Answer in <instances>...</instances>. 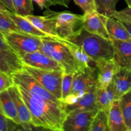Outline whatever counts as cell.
<instances>
[{"instance_id": "cell-36", "label": "cell", "mask_w": 131, "mask_h": 131, "mask_svg": "<svg viewBox=\"0 0 131 131\" xmlns=\"http://www.w3.org/2000/svg\"><path fill=\"white\" fill-rule=\"evenodd\" d=\"M51 2L52 6L59 5V6H64V7H69V0H49Z\"/></svg>"}, {"instance_id": "cell-34", "label": "cell", "mask_w": 131, "mask_h": 131, "mask_svg": "<svg viewBox=\"0 0 131 131\" xmlns=\"http://www.w3.org/2000/svg\"><path fill=\"white\" fill-rule=\"evenodd\" d=\"M14 84V81L11 75L0 71V92L8 89Z\"/></svg>"}, {"instance_id": "cell-31", "label": "cell", "mask_w": 131, "mask_h": 131, "mask_svg": "<svg viewBox=\"0 0 131 131\" xmlns=\"http://www.w3.org/2000/svg\"><path fill=\"white\" fill-rule=\"evenodd\" d=\"M19 125L8 118L4 114L0 106V131H10L16 130V126Z\"/></svg>"}, {"instance_id": "cell-20", "label": "cell", "mask_w": 131, "mask_h": 131, "mask_svg": "<svg viewBox=\"0 0 131 131\" xmlns=\"http://www.w3.org/2000/svg\"><path fill=\"white\" fill-rule=\"evenodd\" d=\"M7 14L9 15V17L12 19L13 21L15 23V24L19 28V29L23 33L35 36L37 37H40V38L48 37V35H46V33H43L39 29H37L30 21L26 19L24 17L17 15L15 13L12 12L10 10H8Z\"/></svg>"}, {"instance_id": "cell-1", "label": "cell", "mask_w": 131, "mask_h": 131, "mask_svg": "<svg viewBox=\"0 0 131 131\" xmlns=\"http://www.w3.org/2000/svg\"><path fill=\"white\" fill-rule=\"evenodd\" d=\"M18 88L30 111L33 127L53 131H63L67 113L62 102L50 101L30 93L21 87Z\"/></svg>"}, {"instance_id": "cell-37", "label": "cell", "mask_w": 131, "mask_h": 131, "mask_svg": "<svg viewBox=\"0 0 131 131\" xmlns=\"http://www.w3.org/2000/svg\"><path fill=\"white\" fill-rule=\"evenodd\" d=\"M0 1L6 6L8 10L15 13V8L13 5L12 0H0Z\"/></svg>"}, {"instance_id": "cell-40", "label": "cell", "mask_w": 131, "mask_h": 131, "mask_svg": "<svg viewBox=\"0 0 131 131\" xmlns=\"http://www.w3.org/2000/svg\"><path fill=\"white\" fill-rule=\"evenodd\" d=\"M126 2V3H127V6H128V7H130L131 8V0H125Z\"/></svg>"}, {"instance_id": "cell-16", "label": "cell", "mask_w": 131, "mask_h": 131, "mask_svg": "<svg viewBox=\"0 0 131 131\" xmlns=\"http://www.w3.org/2000/svg\"><path fill=\"white\" fill-rule=\"evenodd\" d=\"M101 15V14H100ZM106 27L109 39L131 41V37L121 23L112 17L101 15Z\"/></svg>"}, {"instance_id": "cell-28", "label": "cell", "mask_w": 131, "mask_h": 131, "mask_svg": "<svg viewBox=\"0 0 131 131\" xmlns=\"http://www.w3.org/2000/svg\"><path fill=\"white\" fill-rule=\"evenodd\" d=\"M119 0H95L96 11L100 14L112 17L116 10V5Z\"/></svg>"}, {"instance_id": "cell-27", "label": "cell", "mask_w": 131, "mask_h": 131, "mask_svg": "<svg viewBox=\"0 0 131 131\" xmlns=\"http://www.w3.org/2000/svg\"><path fill=\"white\" fill-rule=\"evenodd\" d=\"M122 113L128 131L131 130V89L119 99Z\"/></svg>"}, {"instance_id": "cell-19", "label": "cell", "mask_w": 131, "mask_h": 131, "mask_svg": "<svg viewBox=\"0 0 131 131\" xmlns=\"http://www.w3.org/2000/svg\"><path fill=\"white\" fill-rule=\"evenodd\" d=\"M115 100V88L113 81L106 88H96V104L98 110L108 111Z\"/></svg>"}, {"instance_id": "cell-8", "label": "cell", "mask_w": 131, "mask_h": 131, "mask_svg": "<svg viewBox=\"0 0 131 131\" xmlns=\"http://www.w3.org/2000/svg\"><path fill=\"white\" fill-rule=\"evenodd\" d=\"M23 69L21 58L10 47L3 35L0 33V71L12 75Z\"/></svg>"}, {"instance_id": "cell-6", "label": "cell", "mask_w": 131, "mask_h": 131, "mask_svg": "<svg viewBox=\"0 0 131 131\" xmlns=\"http://www.w3.org/2000/svg\"><path fill=\"white\" fill-rule=\"evenodd\" d=\"M23 70L35 78L48 92L60 101L64 70H41L26 65H23Z\"/></svg>"}, {"instance_id": "cell-15", "label": "cell", "mask_w": 131, "mask_h": 131, "mask_svg": "<svg viewBox=\"0 0 131 131\" xmlns=\"http://www.w3.org/2000/svg\"><path fill=\"white\" fill-rule=\"evenodd\" d=\"M114 59L119 68L131 71V41L111 40Z\"/></svg>"}, {"instance_id": "cell-4", "label": "cell", "mask_w": 131, "mask_h": 131, "mask_svg": "<svg viewBox=\"0 0 131 131\" xmlns=\"http://www.w3.org/2000/svg\"><path fill=\"white\" fill-rule=\"evenodd\" d=\"M51 20L58 37L68 38L82 26L83 15L69 11L55 12L46 9L43 13Z\"/></svg>"}, {"instance_id": "cell-14", "label": "cell", "mask_w": 131, "mask_h": 131, "mask_svg": "<svg viewBox=\"0 0 131 131\" xmlns=\"http://www.w3.org/2000/svg\"><path fill=\"white\" fill-rule=\"evenodd\" d=\"M82 27L89 33L109 39L104 20L97 11L84 13Z\"/></svg>"}, {"instance_id": "cell-29", "label": "cell", "mask_w": 131, "mask_h": 131, "mask_svg": "<svg viewBox=\"0 0 131 131\" xmlns=\"http://www.w3.org/2000/svg\"><path fill=\"white\" fill-rule=\"evenodd\" d=\"M15 8V13L17 15L25 17L33 14L34 8L32 0H12Z\"/></svg>"}, {"instance_id": "cell-25", "label": "cell", "mask_w": 131, "mask_h": 131, "mask_svg": "<svg viewBox=\"0 0 131 131\" xmlns=\"http://www.w3.org/2000/svg\"><path fill=\"white\" fill-rule=\"evenodd\" d=\"M89 131H110L108 122V113L98 110L91 122Z\"/></svg>"}, {"instance_id": "cell-23", "label": "cell", "mask_w": 131, "mask_h": 131, "mask_svg": "<svg viewBox=\"0 0 131 131\" xmlns=\"http://www.w3.org/2000/svg\"><path fill=\"white\" fill-rule=\"evenodd\" d=\"M60 38L62 42L68 47L71 53L77 61L80 67V70L90 66V63L92 61L79 46L73 42H70L66 38Z\"/></svg>"}, {"instance_id": "cell-3", "label": "cell", "mask_w": 131, "mask_h": 131, "mask_svg": "<svg viewBox=\"0 0 131 131\" xmlns=\"http://www.w3.org/2000/svg\"><path fill=\"white\" fill-rule=\"evenodd\" d=\"M41 40L42 43L39 51L61 65L64 73H75L79 71L78 63L60 37L48 36L42 37Z\"/></svg>"}, {"instance_id": "cell-24", "label": "cell", "mask_w": 131, "mask_h": 131, "mask_svg": "<svg viewBox=\"0 0 131 131\" xmlns=\"http://www.w3.org/2000/svg\"><path fill=\"white\" fill-rule=\"evenodd\" d=\"M24 17L30 21L36 28L50 37H58L53 23L44 15L39 16L33 14L28 15Z\"/></svg>"}, {"instance_id": "cell-22", "label": "cell", "mask_w": 131, "mask_h": 131, "mask_svg": "<svg viewBox=\"0 0 131 131\" xmlns=\"http://www.w3.org/2000/svg\"><path fill=\"white\" fill-rule=\"evenodd\" d=\"M0 106L4 114L8 118L14 122L15 124L21 126L15 103L8 89L0 92Z\"/></svg>"}, {"instance_id": "cell-17", "label": "cell", "mask_w": 131, "mask_h": 131, "mask_svg": "<svg viewBox=\"0 0 131 131\" xmlns=\"http://www.w3.org/2000/svg\"><path fill=\"white\" fill-rule=\"evenodd\" d=\"M108 122L110 131H128L121 109L119 101L115 100L108 110Z\"/></svg>"}, {"instance_id": "cell-30", "label": "cell", "mask_w": 131, "mask_h": 131, "mask_svg": "<svg viewBox=\"0 0 131 131\" xmlns=\"http://www.w3.org/2000/svg\"><path fill=\"white\" fill-rule=\"evenodd\" d=\"M74 73H63L61 84V102L69 95L73 84Z\"/></svg>"}, {"instance_id": "cell-2", "label": "cell", "mask_w": 131, "mask_h": 131, "mask_svg": "<svg viewBox=\"0 0 131 131\" xmlns=\"http://www.w3.org/2000/svg\"><path fill=\"white\" fill-rule=\"evenodd\" d=\"M66 39L79 46L94 63L114 57V47L110 39L89 33L82 26Z\"/></svg>"}, {"instance_id": "cell-26", "label": "cell", "mask_w": 131, "mask_h": 131, "mask_svg": "<svg viewBox=\"0 0 131 131\" xmlns=\"http://www.w3.org/2000/svg\"><path fill=\"white\" fill-rule=\"evenodd\" d=\"M8 10H0V33L3 35L10 32L23 33L8 15Z\"/></svg>"}, {"instance_id": "cell-39", "label": "cell", "mask_w": 131, "mask_h": 131, "mask_svg": "<svg viewBox=\"0 0 131 131\" xmlns=\"http://www.w3.org/2000/svg\"><path fill=\"white\" fill-rule=\"evenodd\" d=\"M0 10H8L6 6L0 1Z\"/></svg>"}, {"instance_id": "cell-12", "label": "cell", "mask_w": 131, "mask_h": 131, "mask_svg": "<svg viewBox=\"0 0 131 131\" xmlns=\"http://www.w3.org/2000/svg\"><path fill=\"white\" fill-rule=\"evenodd\" d=\"M23 65L41 70H64L62 67L41 51L26 54L21 58Z\"/></svg>"}, {"instance_id": "cell-7", "label": "cell", "mask_w": 131, "mask_h": 131, "mask_svg": "<svg viewBox=\"0 0 131 131\" xmlns=\"http://www.w3.org/2000/svg\"><path fill=\"white\" fill-rule=\"evenodd\" d=\"M3 36L20 58L26 54L39 51L42 43L41 38L24 33L10 32Z\"/></svg>"}, {"instance_id": "cell-5", "label": "cell", "mask_w": 131, "mask_h": 131, "mask_svg": "<svg viewBox=\"0 0 131 131\" xmlns=\"http://www.w3.org/2000/svg\"><path fill=\"white\" fill-rule=\"evenodd\" d=\"M96 78V68L91 65L74 73L71 92L62 103L66 105L74 104L85 93L95 90Z\"/></svg>"}, {"instance_id": "cell-33", "label": "cell", "mask_w": 131, "mask_h": 131, "mask_svg": "<svg viewBox=\"0 0 131 131\" xmlns=\"http://www.w3.org/2000/svg\"><path fill=\"white\" fill-rule=\"evenodd\" d=\"M74 3L79 6L84 13L96 11L95 0H73Z\"/></svg>"}, {"instance_id": "cell-41", "label": "cell", "mask_w": 131, "mask_h": 131, "mask_svg": "<svg viewBox=\"0 0 131 131\" xmlns=\"http://www.w3.org/2000/svg\"><path fill=\"white\" fill-rule=\"evenodd\" d=\"M130 131H131V130H130Z\"/></svg>"}, {"instance_id": "cell-38", "label": "cell", "mask_w": 131, "mask_h": 131, "mask_svg": "<svg viewBox=\"0 0 131 131\" xmlns=\"http://www.w3.org/2000/svg\"><path fill=\"white\" fill-rule=\"evenodd\" d=\"M119 12L123 13V14H125V15H128V16H129L131 18V8L130 7L127 6V7L123 9V10H119Z\"/></svg>"}, {"instance_id": "cell-10", "label": "cell", "mask_w": 131, "mask_h": 131, "mask_svg": "<svg viewBox=\"0 0 131 131\" xmlns=\"http://www.w3.org/2000/svg\"><path fill=\"white\" fill-rule=\"evenodd\" d=\"M98 111L74 110L67 113L63 131H89L91 122Z\"/></svg>"}, {"instance_id": "cell-21", "label": "cell", "mask_w": 131, "mask_h": 131, "mask_svg": "<svg viewBox=\"0 0 131 131\" xmlns=\"http://www.w3.org/2000/svg\"><path fill=\"white\" fill-rule=\"evenodd\" d=\"M64 105L67 113L74 110H91L98 111L96 104V88L85 93L74 104Z\"/></svg>"}, {"instance_id": "cell-18", "label": "cell", "mask_w": 131, "mask_h": 131, "mask_svg": "<svg viewBox=\"0 0 131 131\" xmlns=\"http://www.w3.org/2000/svg\"><path fill=\"white\" fill-rule=\"evenodd\" d=\"M112 81L115 88L116 100H118L131 89V71L119 68Z\"/></svg>"}, {"instance_id": "cell-11", "label": "cell", "mask_w": 131, "mask_h": 131, "mask_svg": "<svg viewBox=\"0 0 131 131\" xmlns=\"http://www.w3.org/2000/svg\"><path fill=\"white\" fill-rule=\"evenodd\" d=\"M95 63L97 74L96 88H106L111 83L114 74L119 70V66L114 58L101 59L95 61Z\"/></svg>"}, {"instance_id": "cell-9", "label": "cell", "mask_w": 131, "mask_h": 131, "mask_svg": "<svg viewBox=\"0 0 131 131\" xmlns=\"http://www.w3.org/2000/svg\"><path fill=\"white\" fill-rule=\"evenodd\" d=\"M11 76L15 85L24 88L27 92L41 96L50 101L59 103L62 102L52 93L48 92L35 78L23 69L21 71L13 74Z\"/></svg>"}, {"instance_id": "cell-35", "label": "cell", "mask_w": 131, "mask_h": 131, "mask_svg": "<svg viewBox=\"0 0 131 131\" xmlns=\"http://www.w3.org/2000/svg\"><path fill=\"white\" fill-rule=\"evenodd\" d=\"M32 1L35 3L41 9H48L50 6H52L49 0H32Z\"/></svg>"}, {"instance_id": "cell-13", "label": "cell", "mask_w": 131, "mask_h": 131, "mask_svg": "<svg viewBox=\"0 0 131 131\" xmlns=\"http://www.w3.org/2000/svg\"><path fill=\"white\" fill-rule=\"evenodd\" d=\"M8 90L15 103L21 125L23 129L31 130L32 128L30 127H33L32 125V115L26 104L22 98L19 88L14 84Z\"/></svg>"}, {"instance_id": "cell-32", "label": "cell", "mask_w": 131, "mask_h": 131, "mask_svg": "<svg viewBox=\"0 0 131 131\" xmlns=\"http://www.w3.org/2000/svg\"><path fill=\"white\" fill-rule=\"evenodd\" d=\"M112 17H114L119 20L122 25L124 26L127 31L128 32V35L131 37V18L128 15L120 12L119 11H116L115 14L112 16Z\"/></svg>"}]
</instances>
